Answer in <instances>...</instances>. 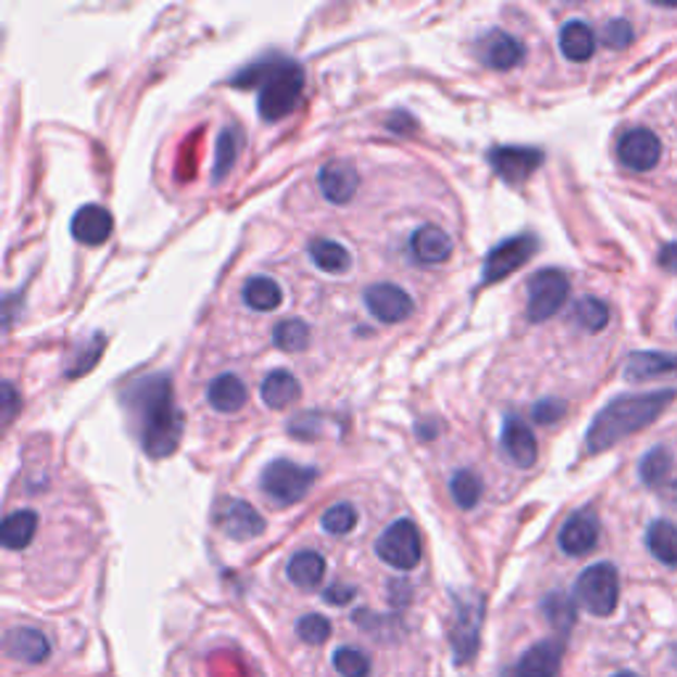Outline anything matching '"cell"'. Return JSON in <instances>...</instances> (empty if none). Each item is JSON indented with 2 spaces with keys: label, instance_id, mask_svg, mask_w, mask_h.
Segmentation results:
<instances>
[{
  "label": "cell",
  "instance_id": "24",
  "mask_svg": "<svg viewBox=\"0 0 677 677\" xmlns=\"http://www.w3.org/2000/svg\"><path fill=\"white\" fill-rule=\"evenodd\" d=\"M326 575V559L318 551H299L286 566V577L299 590H315Z\"/></svg>",
  "mask_w": 677,
  "mask_h": 677
},
{
  "label": "cell",
  "instance_id": "5",
  "mask_svg": "<svg viewBox=\"0 0 677 677\" xmlns=\"http://www.w3.org/2000/svg\"><path fill=\"white\" fill-rule=\"evenodd\" d=\"M315 479H318V472L313 466H299L294 461H273L262 472L260 485L273 503L286 509V505H294L308 496Z\"/></svg>",
  "mask_w": 677,
  "mask_h": 677
},
{
  "label": "cell",
  "instance_id": "12",
  "mask_svg": "<svg viewBox=\"0 0 677 677\" xmlns=\"http://www.w3.org/2000/svg\"><path fill=\"white\" fill-rule=\"evenodd\" d=\"M365 308L381 323H402L413 315V299L394 284H374L365 289Z\"/></svg>",
  "mask_w": 677,
  "mask_h": 677
},
{
  "label": "cell",
  "instance_id": "1",
  "mask_svg": "<svg viewBox=\"0 0 677 677\" xmlns=\"http://www.w3.org/2000/svg\"><path fill=\"white\" fill-rule=\"evenodd\" d=\"M127 405L136 413L143 453L151 459H167L183 437V413L173 398V381L167 376L140 379L127 392Z\"/></svg>",
  "mask_w": 677,
  "mask_h": 677
},
{
  "label": "cell",
  "instance_id": "15",
  "mask_svg": "<svg viewBox=\"0 0 677 677\" xmlns=\"http://www.w3.org/2000/svg\"><path fill=\"white\" fill-rule=\"evenodd\" d=\"M524 57H527V51H524L522 40L503 33V29H492V33H487L479 42V59L481 64L490 66V70L498 72L514 70V66L522 64Z\"/></svg>",
  "mask_w": 677,
  "mask_h": 677
},
{
  "label": "cell",
  "instance_id": "40",
  "mask_svg": "<svg viewBox=\"0 0 677 677\" xmlns=\"http://www.w3.org/2000/svg\"><path fill=\"white\" fill-rule=\"evenodd\" d=\"M603 42H606L609 48H627L632 42V27L627 20H614L606 24V29H603Z\"/></svg>",
  "mask_w": 677,
  "mask_h": 677
},
{
  "label": "cell",
  "instance_id": "44",
  "mask_svg": "<svg viewBox=\"0 0 677 677\" xmlns=\"http://www.w3.org/2000/svg\"><path fill=\"white\" fill-rule=\"evenodd\" d=\"M659 262H662V267H667V271L677 273V243H667V247L662 249V254H659Z\"/></svg>",
  "mask_w": 677,
  "mask_h": 677
},
{
  "label": "cell",
  "instance_id": "3",
  "mask_svg": "<svg viewBox=\"0 0 677 677\" xmlns=\"http://www.w3.org/2000/svg\"><path fill=\"white\" fill-rule=\"evenodd\" d=\"M236 88H254L260 85L258 109L265 122L289 117L297 109L304 88V70L291 59L260 61L234 77Z\"/></svg>",
  "mask_w": 677,
  "mask_h": 677
},
{
  "label": "cell",
  "instance_id": "37",
  "mask_svg": "<svg viewBox=\"0 0 677 677\" xmlns=\"http://www.w3.org/2000/svg\"><path fill=\"white\" fill-rule=\"evenodd\" d=\"M450 492H453V500L461 505V509H474L481 498V479L474 472H459L450 481Z\"/></svg>",
  "mask_w": 677,
  "mask_h": 677
},
{
  "label": "cell",
  "instance_id": "22",
  "mask_svg": "<svg viewBox=\"0 0 677 677\" xmlns=\"http://www.w3.org/2000/svg\"><path fill=\"white\" fill-rule=\"evenodd\" d=\"M411 252L421 265H439L453 254V239L437 225H421L411 236Z\"/></svg>",
  "mask_w": 677,
  "mask_h": 677
},
{
  "label": "cell",
  "instance_id": "38",
  "mask_svg": "<svg viewBox=\"0 0 677 677\" xmlns=\"http://www.w3.org/2000/svg\"><path fill=\"white\" fill-rule=\"evenodd\" d=\"M323 529L328 535H350L358 524V511L352 503H337L326 511L321 518Z\"/></svg>",
  "mask_w": 677,
  "mask_h": 677
},
{
  "label": "cell",
  "instance_id": "20",
  "mask_svg": "<svg viewBox=\"0 0 677 677\" xmlns=\"http://www.w3.org/2000/svg\"><path fill=\"white\" fill-rule=\"evenodd\" d=\"M503 450L518 468H529L538 461V439L522 418L511 416L503 426Z\"/></svg>",
  "mask_w": 677,
  "mask_h": 677
},
{
  "label": "cell",
  "instance_id": "14",
  "mask_svg": "<svg viewBox=\"0 0 677 677\" xmlns=\"http://www.w3.org/2000/svg\"><path fill=\"white\" fill-rule=\"evenodd\" d=\"M217 524L234 540H252L265 532V518L247 500H225L217 511Z\"/></svg>",
  "mask_w": 677,
  "mask_h": 677
},
{
  "label": "cell",
  "instance_id": "30",
  "mask_svg": "<svg viewBox=\"0 0 677 677\" xmlns=\"http://www.w3.org/2000/svg\"><path fill=\"white\" fill-rule=\"evenodd\" d=\"M243 302L258 313H271L280 304V286L267 276H254L243 284Z\"/></svg>",
  "mask_w": 677,
  "mask_h": 677
},
{
  "label": "cell",
  "instance_id": "46",
  "mask_svg": "<svg viewBox=\"0 0 677 677\" xmlns=\"http://www.w3.org/2000/svg\"><path fill=\"white\" fill-rule=\"evenodd\" d=\"M673 662H675V667H677V645L673 649Z\"/></svg>",
  "mask_w": 677,
  "mask_h": 677
},
{
  "label": "cell",
  "instance_id": "36",
  "mask_svg": "<svg viewBox=\"0 0 677 677\" xmlns=\"http://www.w3.org/2000/svg\"><path fill=\"white\" fill-rule=\"evenodd\" d=\"M334 669L341 677H368L371 675V656L365 651L344 645L334 654Z\"/></svg>",
  "mask_w": 677,
  "mask_h": 677
},
{
  "label": "cell",
  "instance_id": "27",
  "mask_svg": "<svg viewBox=\"0 0 677 677\" xmlns=\"http://www.w3.org/2000/svg\"><path fill=\"white\" fill-rule=\"evenodd\" d=\"M35 532H38V514L29 509L14 511L11 516H5L3 529H0V540L9 551H22L33 542Z\"/></svg>",
  "mask_w": 677,
  "mask_h": 677
},
{
  "label": "cell",
  "instance_id": "43",
  "mask_svg": "<svg viewBox=\"0 0 677 677\" xmlns=\"http://www.w3.org/2000/svg\"><path fill=\"white\" fill-rule=\"evenodd\" d=\"M20 408V398H16V389L11 381H3V421L9 424L14 418V411Z\"/></svg>",
  "mask_w": 677,
  "mask_h": 677
},
{
  "label": "cell",
  "instance_id": "11",
  "mask_svg": "<svg viewBox=\"0 0 677 677\" xmlns=\"http://www.w3.org/2000/svg\"><path fill=\"white\" fill-rule=\"evenodd\" d=\"M561 659H564V638L540 640L503 677H556Z\"/></svg>",
  "mask_w": 677,
  "mask_h": 677
},
{
  "label": "cell",
  "instance_id": "18",
  "mask_svg": "<svg viewBox=\"0 0 677 677\" xmlns=\"http://www.w3.org/2000/svg\"><path fill=\"white\" fill-rule=\"evenodd\" d=\"M559 546L566 556H585L598 546V518L593 511H577L569 516L559 535Z\"/></svg>",
  "mask_w": 677,
  "mask_h": 677
},
{
  "label": "cell",
  "instance_id": "42",
  "mask_svg": "<svg viewBox=\"0 0 677 677\" xmlns=\"http://www.w3.org/2000/svg\"><path fill=\"white\" fill-rule=\"evenodd\" d=\"M358 595V590L352 588V585H331V588L323 590V601L331 603V606H347V603H352V598Z\"/></svg>",
  "mask_w": 677,
  "mask_h": 677
},
{
  "label": "cell",
  "instance_id": "2",
  "mask_svg": "<svg viewBox=\"0 0 677 677\" xmlns=\"http://www.w3.org/2000/svg\"><path fill=\"white\" fill-rule=\"evenodd\" d=\"M673 400V389H659V392L649 394H625V398L612 400L590 424L588 450L590 453H603V450L614 448L619 439L645 429L667 411Z\"/></svg>",
  "mask_w": 677,
  "mask_h": 677
},
{
  "label": "cell",
  "instance_id": "28",
  "mask_svg": "<svg viewBox=\"0 0 677 677\" xmlns=\"http://www.w3.org/2000/svg\"><path fill=\"white\" fill-rule=\"evenodd\" d=\"M645 546H649L651 556L667 566H677V524L659 518L645 532Z\"/></svg>",
  "mask_w": 677,
  "mask_h": 677
},
{
  "label": "cell",
  "instance_id": "19",
  "mask_svg": "<svg viewBox=\"0 0 677 677\" xmlns=\"http://www.w3.org/2000/svg\"><path fill=\"white\" fill-rule=\"evenodd\" d=\"M664 376H675L677 379V355L669 352H632L625 363V379L638 384V381H651V379H664Z\"/></svg>",
  "mask_w": 677,
  "mask_h": 677
},
{
  "label": "cell",
  "instance_id": "16",
  "mask_svg": "<svg viewBox=\"0 0 677 677\" xmlns=\"http://www.w3.org/2000/svg\"><path fill=\"white\" fill-rule=\"evenodd\" d=\"M114 217L106 206L85 204L72 217V236L85 247H101L112 236Z\"/></svg>",
  "mask_w": 677,
  "mask_h": 677
},
{
  "label": "cell",
  "instance_id": "21",
  "mask_svg": "<svg viewBox=\"0 0 677 677\" xmlns=\"http://www.w3.org/2000/svg\"><path fill=\"white\" fill-rule=\"evenodd\" d=\"M5 654L22 664H42L51 656V643L40 630L33 627H16L5 636Z\"/></svg>",
  "mask_w": 677,
  "mask_h": 677
},
{
  "label": "cell",
  "instance_id": "10",
  "mask_svg": "<svg viewBox=\"0 0 677 677\" xmlns=\"http://www.w3.org/2000/svg\"><path fill=\"white\" fill-rule=\"evenodd\" d=\"M492 164V170L503 178L505 183H524L535 170L540 167L546 154L540 149H527V146H498L487 156Z\"/></svg>",
  "mask_w": 677,
  "mask_h": 677
},
{
  "label": "cell",
  "instance_id": "6",
  "mask_svg": "<svg viewBox=\"0 0 677 677\" xmlns=\"http://www.w3.org/2000/svg\"><path fill=\"white\" fill-rule=\"evenodd\" d=\"M376 553L384 564L394 566L400 572H411L421 564V532L411 518H398L394 524H389L381 532V538L376 540Z\"/></svg>",
  "mask_w": 677,
  "mask_h": 677
},
{
  "label": "cell",
  "instance_id": "8",
  "mask_svg": "<svg viewBox=\"0 0 677 677\" xmlns=\"http://www.w3.org/2000/svg\"><path fill=\"white\" fill-rule=\"evenodd\" d=\"M569 299V278L561 271H538L527 284V318L546 323Z\"/></svg>",
  "mask_w": 677,
  "mask_h": 677
},
{
  "label": "cell",
  "instance_id": "7",
  "mask_svg": "<svg viewBox=\"0 0 677 677\" xmlns=\"http://www.w3.org/2000/svg\"><path fill=\"white\" fill-rule=\"evenodd\" d=\"M481 619H485V598L477 593H466L455 598V619L450 627V643H453L455 662H472L479 649Z\"/></svg>",
  "mask_w": 677,
  "mask_h": 677
},
{
  "label": "cell",
  "instance_id": "25",
  "mask_svg": "<svg viewBox=\"0 0 677 677\" xmlns=\"http://www.w3.org/2000/svg\"><path fill=\"white\" fill-rule=\"evenodd\" d=\"M260 394L267 408H273V411H284V408H289L291 402L299 400L302 389H299V381L294 379V374L280 368V371H273V374H267V379L262 381Z\"/></svg>",
  "mask_w": 677,
  "mask_h": 677
},
{
  "label": "cell",
  "instance_id": "31",
  "mask_svg": "<svg viewBox=\"0 0 677 677\" xmlns=\"http://www.w3.org/2000/svg\"><path fill=\"white\" fill-rule=\"evenodd\" d=\"M239 149H241V130L239 127H225L217 138V149H215V170H212V180L223 183L234 170L236 160H239Z\"/></svg>",
  "mask_w": 677,
  "mask_h": 677
},
{
  "label": "cell",
  "instance_id": "32",
  "mask_svg": "<svg viewBox=\"0 0 677 677\" xmlns=\"http://www.w3.org/2000/svg\"><path fill=\"white\" fill-rule=\"evenodd\" d=\"M542 614H546L548 622L556 627L561 638L569 636V630L575 627V622H577L575 601H572V598L564 595V593L546 595V601H542Z\"/></svg>",
  "mask_w": 677,
  "mask_h": 677
},
{
  "label": "cell",
  "instance_id": "41",
  "mask_svg": "<svg viewBox=\"0 0 677 677\" xmlns=\"http://www.w3.org/2000/svg\"><path fill=\"white\" fill-rule=\"evenodd\" d=\"M564 416H566V402H561V400H540L532 411V418L546 426L556 424V421H561Z\"/></svg>",
  "mask_w": 677,
  "mask_h": 677
},
{
  "label": "cell",
  "instance_id": "17",
  "mask_svg": "<svg viewBox=\"0 0 677 677\" xmlns=\"http://www.w3.org/2000/svg\"><path fill=\"white\" fill-rule=\"evenodd\" d=\"M318 186L328 201L347 204V201L355 199L360 188V173L355 170V164L350 162H328L321 167Z\"/></svg>",
  "mask_w": 677,
  "mask_h": 677
},
{
  "label": "cell",
  "instance_id": "39",
  "mask_svg": "<svg viewBox=\"0 0 677 677\" xmlns=\"http://www.w3.org/2000/svg\"><path fill=\"white\" fill-rule=\"evenodd\" d=\"M297 636L308 645L326 643V640L331 638V622L321 617V614H304V617L297 622Z\"/></svg>",
  "mask_w": 677,
  "mask_h": 677
},
{
  "label": "cell",
  "instance_id": "4",
  "mask_svg": "<svg viewBox=\"0 0 677 677\" xmlns=\"http://www.w3.org/2000/svg\"><path fill=\"white\" fill-rule=\"evenodd\" d=\"M575 598L593 617H609L619 603V575L614 564H593L577 577Z\"/></svg>",
  "mask_w": 677,
  "mask_h": 677
},
{
  "label": "cell",
  "instance_id": "34",
  "mask_svg": "<svg viewBox=\"0 0 677 677\" xmlns=\"http://www.w3.org/2000/svg\"><path fill=\"white\" fill-rule=\"evenodd\" d=\"M575 323L588 334H598L609 326V308L595 297H582L575 302Z\"/></svg>",
  "mask_w": 677,
  "mask_h": 677
},
{
  "label": "cell",
  "instance_id": "33",
  "mask_svg": "<svg viewBox=\"0 0 677 677\" xmlns=\"http://www.w3.org/2000/svg\"><path fill=\"white\" fill-rule=\"evenodd\" d=\"M273 344L284 352H302L310 344V326L299 318L280 321L273 331Z\"/></svg>",
  "mask_w": 677,
  "mask_h": 677
},
{
  "label": "cell",
  "instance_id": "9",
  "mask_svg": "<svg viewBox=\"0 0 677 677\" xmlns=\"http://www.w3.org/2000/svg\"><path fill=\"white\" fill-rule=\"evenodd\" d=\"M535 252H538V239L529 234L514 236V239L498 243V247L487 254L485 267H481V284H498V280L511 276L518 267L527 265Z\"/></svg>",
  "mask_w": 677,
  "mask_h": 677
},
{
  "label": "cell",
  "instance_id": "13",
  "mask_svg": "<svg viewBox=\"0 0 677 677\" xmlns=\"http://www.w3.org/2000/svg\"><path fill=\"white\" fill-rule=\"evenodd\" d=\"M619 162L625 167L636 170V173H645V170H654L659 160H662V143L651 130L645 127H636V130H627L619 140Z\"/></svg>",
  "mask_w": 677,
  "mask_h": 677
},
{
  "label": "cell",
  "instance_id": "35",
  "mask_svg": "<svg viewBox=\"0 0 677 677\" xmlns=\"http://www.w3.org/2000/svg\"><path fill=\"white\" fill-rule=\"evenodd\" d=\"M673 472V453L667 448H654L651 453L643 455L640 461V479L649 487L664 485V479Z\"/></svg>",
  "mask_w": 677,
  "mask_h": 677
},
{
  "label": "cell",
  "instance_id": "45",
  "mask_svg": "<svg viewBox=\"0 0 677 677\" xmlns=\"http://www.w3.org/2000/svg\"><path fill=\"white\" fill-rule=\"evenodd\" d=\"M614 677H638L636 673H617Z\"/></svg>",
  "mask_w": 677,
  "mask_h": 677
},
{
  "label": "cell",
  "instance_id": "29",
  "mask_svg": "<svg viewBox=\"0 0 677 677\" xmlns=\"http://www.w3.org/2000/svg\"><path fill=\"white\" fill-rule=\"evenodd\" d=\"M310 260L318 265V271L331 273V276H339V273H347L352 265L350 252L337 241L318 239L310 243Z\"/></svg>",
  "mask_w": 677,
  "mask_h": 677
},
{
  "label": "cell",
  "instance_id": "26",
  "mask_svg": "<svg viewBox=\"0 0 677 677\" xmlns=\"http://www.w3.org/2000/svg\"><path fill=\"white\" fill-rule=\"evenodd\" d=\"M561 51L569 61H588L595 53V35L585 22L572 20L561 27Z\"/></svg>",
  "mask_w": 677,
  "mask_h": 677
},
{
  "label": "cell",
  "instance_id": "23",
  "mask_svg": "<svg viewBox=\"0 0 677 677\" xmlns=\"http://www.w3.org/2000/svg\"><path fill=\"white\" fill-rule=\"evenodd\" d=\"M247 400H249L247 387H243V381L234 374L217 376V379L206 387V402H210L217 413L241 411V408L247 405Z\"/></svg>",
  "mask_w": 677,
  "mask_h": 677
}]
</instances>
